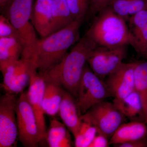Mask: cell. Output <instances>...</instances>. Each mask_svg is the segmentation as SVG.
<instances>
[{
	"label": "cell",
	"instance_id": "4fadbf2b",
	"mask_svg": "<svg viewBox=\"0 0 147 147\" xmlns=\"http://www.w3.org/2000/svg\"><path fill=\"white\" fill-rule=\"evenodd\" d=\"M61 102L58 114L63 123L75 137L79 131L82 115L75 97L62 88Z\"/></svg>",
	"mask_w": 147,
	"mask_h": 147
},
{
	"label": "cell",
	"instance_id": "1f68e13d",
	"mask_svg": "<svg viewBox=\"0 0 147 147\" xmlns=\"http://www.w3.org/2000/svg\"><path fill=\"white\" fill-rule=\"evenodd\" d=\"M12 0H0V6L1 9L5 7Z\"/></svg>",
	"mask_w": 147,
	"mask_h": 147
},
{
	"label": "cell",
	"instance_id": "f1b7e54d",
	"mask_svg": "<svg viewBox=\"0 0 147 147\" xmlns=\"http://www.w3.org/2000/svg\"><path fill=\"white\" fill-rule=\"evenodd\" d=\"M108 138L102 133L97 132L88 147H108L110 145Z\"/></svg>",
	"mask_w": 147,
	"mask_h": 147
},
{
	"label": "cell",
	"instance_id": "9a60e30c",
	"mask_svg": "<svg viewBox=\"0 0 147 147\" xmlns=\"http://www.w3.org/2000/svg\"><path fill=\"white\" fill-rule=\"evenodd\" d=\"M147 124L144 122L131 121L119 127L110 138V144L147 139Z\"/></svg>",
	"mask_w": 147,
	"mask_h": 147
},
{
	"label": "cell",
	"instance_id": "2e32d148",
	"mask_svg": "<svg viewBox=\"0 0 147 147\" xmlns=\"http://www.w3.org/2000/svg\"><path fill=\"white\" fill-rule=\"evenodd\" d=\"M113 102L121 113L130 121L146 123L142 100L135 90L123 99H114Z\"/></svg>",
	"mask_w": 147,
	"mask_h": 147
},
{
	"label": "cell",
	"instance_id": "f546056e",
	"mask_svg": "<svg viewBox=\"0 0 147 147\" xmlns=\"http://www.w3.org/2000/svg\"><path fill=\"white\" fill-rule=\"evenodd\" d=\"M147 8V0H133L129 9L130 16Z\"/></svg>",
	"mask_w": 147,
	"mask_h": 147
},
{
	"label": "cell",
	"instance_id": "d4e9b609",
	"mask_svg": "<svg viewBox=\"0 0 147 147\" xmlns=\"http://www.w3.org/2000/svg\"><path fill=\"white\" fill-rule=\"evenodd\" d=\"M1 37L15 38L22 43L24 48L25 47L24 41L17 30L11 24L8 18L3 14L0 15V38Z\"/></svg>",
	"mask_w": 147,
	"mask_h": 147
},
{
	"label": "cell",
	"instance_id": "e0dca14e",
	"mask_svg": "<svg viewBox=\"0 0 147 147\" xmlns=\"http://www.w3.org/2000/svg\"><path fill=\"white\" fill-rule=\"evenodd\" d=\"M69 130L63 123L55 117L50 121L47 130L46 142L50 147H72V142Z\"/></svg>",
	"mask_w": 147,
	"mask_h": 147
},
{
	"label": "cell",
	"instance_id": "ba28073f",
	"mask_svg": "<svg viewBox=\"0 0 147 147\" xmlns=\"http://www.w3.org/2000/svg\"><path fill=\"white\" fill-rule=\"evenodd\" d=\"M16 96L5 92L0 98V147L16 146L18 137Z\"/></svg>",
	"mask_w": 147,
	"mask_h": 147
},
{
	"label": "cell",
	"instance_id": "277c9868",
	"mask_svg": "<svg viewBox=\"0 0 147 147\" xmlns=\"http://www.w3.org/2000/svg\"><path fill=\"white\" fill-rule=\"evenodd\" d=\"M33 0H12L2 9L24 41L25 47L21 57L30 51L37 40L35 29L31 23ZM4 15V14H3Z\"/></svg>",
	"mask_w": 147,
	"mask_h": 147
},
{
	"label": "cell",
	"instance_id": "8fae6325",
	"mask_svg": "<svg viewBox=\"0 0 147 147\" xmlns=\"http://www.w3.org/2000/svg\"><path fill=\"white\" fill-rule=\"evenodd\" d=\"M45 82L36 70L32 72L27 96L35 116L38 129L40 146L46 142L47 130L43 108V97Z\"/></svg>",
	"mask_w": 147,
	"mask_h": 147
},
{
	"label": "cell",
	"instance_id": "5bb4252c",
	"mask_svg": "<svg viewBox=\"0 0 147 147\" xmlns=\"http://www.w3.org/2000/svg\"><path fill=\"white\" fill-rule=\"evenodd\" d=\"M53 4V0H36L33 5L31 21L41 38L50 33Z\"/></svg>",
	"mask_w": 147,
	"mask_h": 147
},
{
	"label": "cell",
	"instance_id": "7c38bea8",
	"mask_svg": "<svg viewBox=\"0 0 147 147\" xmlns=\"http://www.w3.org/2000/svg\"><path fill=\"white\" fill-rule=\"evenodd\" d=\"M136 63L123 62L106 77L105 82L112 97L120 100L135 90L134 69Z\"/></svg>",
	"mask_w": 147,
	"mask_h": 147
},
{
	"label": "cell",
	"instance_id": "9c48e42d",
	"mask_svg": "<svg viewBox=\"0 0 147 147\" xmlns=\"http://www.w3.org/2000/svg\"><path fill=\"white\" fill-rule=\"evenodd\" d=\"M97 129L110 139L123 123L125 117L113 102L103 101L93 106L86 113Z\"/></svg>",
	"mask_w": 147,
	"mask_h": 147
},
{
	"label": "cell",
	"instance_id": "44dd1931",
	"mask_svg": "<svg viewBox=\"0 0 147 147\" xmlns=\"http://www.w3.org/2000/svg\"><path fill=\"white\" fill-rule=\"evenodd\" d=\"M134 79L135 90L142 100L147 124V61L136 62Z\"/></svg>",
	"mask_w": 147,
	"mask_h": 147
},
{
	"label": "cell",
	"instance_id": "6da1fadb",
	"mask_svg": "<svg viewBox=\"0 0 147 147\" xmlns=\"http://www.w3.org/2000/svg\"><path fill=\"white\" fill-rule=\"evenodd\" d=\"M83 20L74 21L63 28L38 39L28 53L21 58L31 63L38 73L42 75L60 61L68 49L78 42Z\"/></svg>",
	"mask_w": 147,
	"mask_h": 147
},
{
	"label": "cell",
	"instance_id": "ffe728a7",
	"mask_svg": "<svg viewBox=\"0 0 147 147\" xmlns=\"http://www.w3.org/2000/svg\"><path fill=\"white\" fill-rule=\"evenodd\" d=\"M53 3L52 23L49 34L63 28L74 21L66 0H53Z\"/></svg>",
	"mask_w": 147,
	"mask_h": 147
},
{
	"label": "cell",
	"instance_id": "603a6c76",
	"mask_svg": "<svg viewBox=\"0 0 147 147\" xmlns=\"http://www.w3.org/2000/svg\"><path fill=\"white\" fill-rule=\"evenodd\" d=\"M129 44L139 57H146L147 51V25L143 28L129 31Z\"/></svg>",
	"mask_w": 147,
	"mask_h": 147
},
{
	"label": "cell",
	"instance_id": "3957f363",
	"mask_svg": "<svg viewBox=\"0 0 147 147\" xmlns=\"http://www.w3.org/2000/svg\"><path fill=\"white\" fill-rule=\"evenodd\" d=\"M126 22L108 6L97 13L86 34L97 46L128 45L129 30Z\"/></svg>",
	"mask_w": 147,
	"mask_h": 147
},
{
	"label": "cell",
	"instance_id": "4316f807",
	"mask_svg": "<svg viewBox=\"0 0 147 147\" xmlns=\"http://www.w3.org/2000/svg\"><path fill=\"white\" fill-rule=\"evenodd\" d=\"M127 22L129 31L143 28L147 25V8L130 16Z\"/></svg>",
	"mask_w": 147,
	"mask_h": 147
},
{
	"label": "cell",
	"instance_id": "484cf974",
	"mask_svg": "<svg viewBox=\"0 0 147 147\" xmlns=\"http://www.w3.org/2000/svg\"><path fill=\"white\" fill-rule=\"evenodd\" d=\"M133 0H115L110 5L118 16L127 22L130 15L129 9Z\"/></svg>",
	"mask_w": 147,
	"mask_h": 147
},
{
	"label": "cell",
	"instance_id": "8992f818",
	"mask_svg": "<svg viewBox=\"0 0 147 147\" xmlns=\"http://www.w3.org/2000/svg\"><path fill=\"white\" fill-rule=\"evenodd\" d=\"M127 46H97L90 53L87 63L94 73L103 80L123 62L127 55Z\"/></svg>",
	"mask_w": 147,
	"mask_h": 147
},
{
	"label": "cell",
	"instance_id": "ac0fdd59",
	"mask_svg": "<svg viewBox=\"0 0 147 147\" xmlns=\"http://www.w3.org/2000/svg\"><path fill=\"white\" fill-rule=\"evenodd\" d=\"M24 47L13 38H0V70L21 59Z\"/></svg>",
	"mask_w": 147,
	"mask_h": 147
},
{
	"label": "cell",
	"instance_id": "30bf717a",
	"mask_svg": "<svg viewBox=\"0 0 147 147\" xmlns=\"http://www.w3.org/2000/svg\"><path fill=\"white\" fill-rule=\"evenodd\" d=\"M36 69L28 61L21 58L1 70L3 82L1 87L5 92L17 95L29 86L31 74Z\"/></svg>",
	"mask_w": 147,
	"mask_h": 147
},
{
	"label": "cell",
	"instance_id": "7402d4cb",
	"mask_svg": "<svg viewBox=\"0 0 147 147\" xmlns=\"http://www.w3.org/2000/svg\"><path fill=\"white\" fill-rule=\"evenodd\" d=\"M97 133V129L87 114L82 115L79 131L74 137L76 147H88Z\"/></svg>",
	"mask_w": 147,
	"mask_h": 147
},
{
	"label": "cell",
	"instance_id": "cb8c5ba5",
	"mask_svg": "<svg viewBox=\"0 0 147 147\" xmlns=\"http://www.w3.org/2000/svg\"><path fill=\"white\" fill-rule=\"evenodd\" d=\"M74 21L84 19L88 11L90 0H66Z\"/></svg>",
	"mask_w": 147,
	"mask_h": 147
},
{
	"label": "cell",
	"instance_id": "52a82bcc",
	"mask_svg": "<svg viewBox=\"0 0 147 147\" xmlns=\"http://www.w3.org/2000/svg\"><path fill=\"white\" fill-rule=\"evenodd\" d=\"M18 138L23 146H39L38 129L35 116L24 92L17 98L16 108Z\"/></svg>",
	"mask_w": 147,
	"mask_h": 147
},
{
	"label": "cell",
	"instance_id": "d6986e66",
	"mask_svg": "<svg viewBox=\"0 0 147 147\" xmlns=\"http://www.w3.org/2000/svg\"><path fill=\"white\" fill-rule=\"evenodd\" d=\"M62 98L61 87L53 82H45L43 97V108L45 114L52 117L58 114Z\"/></svg>",
	"mask_w": 147,
	"mask_h": 147
},
{
	"label": "cell",
	"instance_id": "4dcf8cb0",
	"mask_svg": "<svg viewBox=\"0 0 147 147\" xmlns=\"http://www.w3.org/2000/svg\"><path fill=\"white\" fill-rule=\"evenodd\" d=\"M113 146L117 147H147V139L130 141Z\"/></svg>",
	"mask_w": 147,
	"mask_h": 147
},
{
	"label": "cell",
	"instance_id": "5b68a950",
	"mask_svg": "<svg viewBox=\"0 0 147 147\" xmlns=\"http://www.w3.org/2000/svg\"><path fill=\"white\" fill-rule=\"evenodd\" d=\"M87 64L75 97L82 115L93 106L112 97L105 82L96 75Z\"/></svg>",
	"mask_w": 147,
	"mask_h": 147
},
{
	"label": "cell",
	"instance_id": "7a4b0ae2",
	"mask_svg": "<svg viewBox=\"0 0 147 147\" xmlns=\"http://www.w3.org/2000/svg\"><path fill=\"white\" fill-rule=\"evenodd\" d=\"M97 45L85 34L60 61L42 75L76 97L90 53Z\"/></svg>",
	"mask_w": 147,
	"mask_h": 147
},
{
	"label": "cell",
	"instance_id": "d6a6232c",
	"mask_svg": "<svg viewBox=\"0 0 147 147\" xmlns=\"http://www.w3.org/2000/svg\"><path fill=\"white\" fill-rule=\"evenodd\" d=\"M146 59H147V51L146 55Z\"/></svg>",
	"mask_w": 147,
	"mask_h": 147
},
{
	"label": "cell",
	"instance_id": "83f0119b",
	"mask_svg": "<svg viewBox=\"0 0 147 147\" xmlns=\"http://www.w3.org/2000/svg\"><path fill=\"white\" fill-rule=\"evenodd\" d=\"M115 0H90L88 11L91 15L97 14L105 7L110 6Z\"/></svg>",
	"mask_w": 147,
	"mask_h": 147
}]
</instances>
